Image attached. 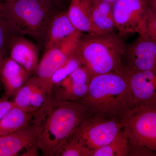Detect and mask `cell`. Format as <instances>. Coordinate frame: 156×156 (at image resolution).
Wrapping results in <instances>:
<instances>
[{"label":"cell","instance_id":"cell-12","mask_svg":"<svg viewBox=\"0 0 156 156\" xmlns=\"http://www.w3.org/2000/svg\"><path fill=\"white\" fill-rule=\"evenodd\" d=\"M37 131L34 124L0 136V156H17L37 143Z\"/></svg>","mask_w":156,"mask_h":156},{"label":"cell","instance_id":"cell-23","mask_svg":"<svg viewBox=\"0 0 156 156\" xmlns=\"http://www.w3.org/2000/svg\"><path fill=\"white\" fill-rule=\"evenodd\" d=\"M18 35H20L13 25L0 15V55L7 57L11 39Z\"/></svg>","mask_w":156,"mask_h":156},{"label":"cell","instance_id":"cell-30","mask_svg":"<svg viewBox=\"0 0 156 156\" xmlns=\"http://www.w3.org/2000/svg\"><path fill=\"white\" fill-rule=\"evenodd\" d=\"M5 56H3L2 55H0V81H1V72L2 69V66L3 62H4V59L5 58Z\"/></svg>","mask_w":156,"mask_h":156},{"label":"cell","instance_id":"cell-20","mask_svg":"<svg viewBox=\"0 0 156 156\" xmlns=\"http://www.w3.org/2000/svg\"><path fill=\"white\" fill-rule=\"evenodd\" d=\"M37 76L31 77L14 96V101L15 106L29 112L30 101L34 90L42 81Z\"/></svg>","mask_w":156,"mask_h":156},{"label":"cell","instance_id":"cell-10","mask_svg":"<svg viewBox=\"0 0 156 156\" xmlns=\"http://www.w3.org/2000/svg\"><path fill=\"white\" fill-rule=\"evenodd\" d=\"M90 80L87 69L81 66L61 83L53 86L54 95H51L56 100L76 101L87 95Z\"/></svg>","mask_w":156,"mask_h":156},{"label":"cell","instance_id":"cell-5","mask_svg":"<svg viewBox=\"0 0 156 156\" xmlns=\"http://www.w3.org/2000/svg\"><path fill=\"white\" fill-rule=\"evenodd\" d=\"M122 122L128 142L156 154V104L135 105Z\"/></svg>","mask_w":156,"mask_h":156},{"label":"cell","instance_id":"cell-19","mask_svg":"<svg viewBox=\"0 0 156 156\" xmlns=\"http://www.w3.org/2000/svg\"><path fill=\"white\" fill-rule=\"evenodd\" d=\"M128 140L124 129L112 142L92 152V156H128Z\"/></svg>","mask_w":156,"mask_h":156},{"label":"cell","instance_id":"cell-34","mask_svg":"<svg viewBox=\"0 0 156 156\" xmlns=\"http://www.w3.org/2000/svg\"><path fill=\"white\" fill-rule=\"evenodd\" d=\"M1 1H3V0H1Z\"/></svg>","mask_w":156,"mask_h":156},{"label":"cell","instance_id":"cell-8","mask_svg":"<svg viewBox=\"0 0 156 156\" xmlns=\"http://www.w3.org/2000/svg\"><path fill=\"white\" fill-rule=\"evenodd\" d=\"M82 34V33L79 32L45 50L39 61L36 72V76L44 81L51 92V77L68 57L74 53Z\"/></svg>","mask_w":156,"mask_h":156},{"label":"cell","instance_id":"cell-25","mask_svg":"<svg viewBox=\"0 0 156 156\" xmlns=\"http://www.w3.org/2000/svg\"><path fill=\"white\" fill-rule=\"evenodd\" d=\"M128 156H156L153 151L143 146L135 145L128 142Z\"/></svg>","mask_w":156,"mask_h":156},{"label":"cell","instance_id":"cell-33","mask_svg":"<svg viewBox=\"0 0 156 156\" xmlns=\"http://www.w3.org/2000/svg\"><path fill=\"white\" fill-rule=\"evenodd\" d=\"M154 1H155V2H156V0H154Z\"/></svg>","mask_w":156,"mask_h":156},{"label":"cell","instance_id":"cell-13","mask_svg":"<svg viewBox=\"0 0 156 156\" xmlns=\"http://www.w3.org/2000/svg\"><path fill=\"white\" fill-rule=\"evenodd\" d=\"M10 57L31 74L36 73L39 61L37 47L23 37L18 35L13 37L9 44Z\"/></svg>","mask_w":156,"mask_h":156},{"label":"cell","instance_id":"cell-15","mask_svg":"<svg viewBox=\"0 0 156 156\" xmlns=\"http://www.w3.org/2000/svg\"><path fill=\"white\" fill-rule=\"evenodd\" d=\"M68 16L76 29L87 34L103 33L92 21L90 11V0H70Z\"/></svg>","mask_w":156,"mask_h":156},{"label":"cell","instance_id":"cell-21","mask_svg":"<svg viewBox=\"0 0 156 156\" xmlns=\"http://www.w3.org/2000/svg\"><path fill=\"white\" fill-rule=\"evenodd\" d=\"M92 151L73 132L59 151L60 156H92Z\"/></svg>","mask_w":156,"mask_h":156},{"label":"cell","instance_id":"cell-4","mask_svg":"<svg viewBox=\"0 0 156 156\" xmlns=\"http://www.w3.org/2000/svg\"><path fill=\"white\" fill-rule=\"evenodd\" d=\"M61 9L50 0H0V15L17 33L44 44L50 23Z\"/></svg>","mask_w":156,"mask_h":156},{"label":"cell","instance_id":"cell-14","mask_svg":"<svg viewBox=\"0 0 156 156\" xmlns=\"http://www.w3.org/2000/svg\"><path fill=\"white\" fill-rule=\"evenodd\" d=\"M31 75L10 56L5 57L1 69V81L4 85L7 97H14Z\"/></svg>","mask_w":156,"mask_h":156},{"label":"cell","instance_id":"cell-2","mask_svg":"<svg viewBox=\"0 0 156 156\" xmlns=\"http://www.w3.org/2000/svg\"><path fill=\"white\" fill-rule=\"evenodd\" d=\"M75 101L84 105L91 116L122 120L135 106L128 69L92 77L87 95Z\"/></svg>","mask_w":156,"mask_h":156},{"label":"cell","instance_id":"cell-17","mask_svg":"<svg viewBox=\"0 0 156 156\" xmlns=\"http://www.w3.org/2000/svg\"><path fill=\"white\" fill-rule=\"evenodd\" d=\"M90 11L93 23L103 32L115 28L112 4L103 0H90Z\"/></svg>","mask_w":156,"mask_h":156},{"label":"cell","instance_id":"cell-29","mask_svg":"<svg viewBox=\"0 0 156 156\" xmlns=\"http://www.w3.org/2000/svg\"><path fill=\"white\" fill-rule=\"evenodd\" d=\"M149 4L151 8L156 13V2L154 0H149Z\"/></svg>","mask_w":156,"mask_h":156},{"label":"cell","instance_id":"cell-7","mask_svg":"<svg viewBox=\"0 0 156 156\" xmlns=\"http://www.w3.org/2000/svg\"><path fill=\"white\" fill-rule=\"evenodd\" d=\"M149 0H118L112 5L115 28L125 38L134 34L146 36L145 21Z\"/></svg>","mask_w":156,"mask_h":156},{"label":"cell","instance_id":"cell-1","mask_svg":"<svg viewBox=\"0 0 156 156\" xmlns=\"http://www.w3.org/2000/svg\"><path fill=\"white\" fill-rule=\"evenodd\" d=\"M91 115L75 101H58L47 95L40 108L33 113L36 128L37 144L45 156H58L69 136Z\"/></svg>","mask_w":156,"mask_h":156},{"label":"cell","instance_id":"cell-11","mask_svg":"<svg viewBox=\"0 0 156 156\" xmlns=\"http://www.w3.org/2000/svg\"><path fill=\"white\" fill-rule=\"evenodd\" d=\"M128 70L135 106L156 104V68L144 71Z\"/></svg>","mask_w":156,"mask_h":156},{"label":"cell","instance_id":"cell-9","mask_svg":"<svg viewBox=\"0 0 156 156\" xmlns=\"http://www.w3.org/2000/svg\"><path fill=\"white\" fill-rule=\"evenodd\" d=\"M123 57L126 59L125 66L129 70L156 68V43L148 37L139 36L129 48L126 47Z\"/></svg>","mask_w":156,"mask_h":156},{"label":"cell","instance_id":"cell-18","mask_svg":"<svg viewBox=\"0 0 156 156\" xmlns=\"http://www.w3.org/2000/svg\"><path fill=\"white\" fill-rule=\"evenodd\" d=\"M33 114L14 107L0 121V136L27 127L31 123Z\"/></svg>","mask_w":156,"mask_h":156},{"label":"cell","instance_id":"cell-26","mask_svg":"<svg viewBox=\"0 0 156 156\" xmlns=\"http://www.w3.org/2000/svg\"><path fill=\"white\" fill-rule=\"evenodd\" d=\"M15 106L14 101H10L7 98H0V121L9 111Z\"/></svg>","mask_w":156,"mask_h":156},{"label":"cell","instance_id":"cell-31","mask_svg":"<svg viewBox=\"0 0 156 156\" xmlns=\"http://www.w3.org/2000/svg\"><path fill=\"white\" fill-rule=\"evenodd\" d=\"M103 1L107 2L109 3H110V4H112L113 5V4H114L115 2H116L118 0H103Z\"/></svg>","mask_w":156,"mask_h":156},{"label":"cell","instance_id":"cell-6","mask_svg":"<svg viewBox=\"0 0 156 156\" xmlns=\"http://www.w3.org/2000/svg\"><path fill=\"white\" fill-rule=\"evenodd\" d=\"M123 129L122 120L94 115L86 119L73 132L93 152L112 142Z\"/></svg>","mask_w":156,"mask_h":156},{"label":"cell","instance_id":"cell-24","mask_svg":"<svg viewBox=\"0 0 156 156\" xmlns=\"http://www.w3.org/2000/svg\"><path fill=\"white\" fill-rule=\"evenodd\" d=\"M146 36L156 43V13L148 7L145 21Z\"/></svg>","mask_w":156,"mask_h":156},{"label":"cell","instance_id":"cell-27","mask_svg":"<svg viewBox=\"0 0 156 156\" xmlns=\"http://www.w3.org/2000/svg\"><path fill=\"white\" fill-rule=\"evenodd\" d=\"M39 149L36 143L34 144L33 145L30 146V147L26 150L21 155V156H37L38 150Z\"/></svg>","mask_w":156,"mask_h":156},{"label":"cell","instance_id":"cell-28","mask_svg":"<svg viewBox=\"0 0 156 156\" xmlns=\"http://www.w3.org/2000/svg\"><path fill=\"white\" fill-rule=\"evenodd\" d=\"M50 1H52L53 3L56 4L57 6H58L59 8L62 9L65 2L66 1V0H50Z\"/></svg>","mask_w":156,"mask_h":156},{"label":"cell","instance_id":"cell-22","mask_svg":"<svg viewBox=\"0 0 156 156\" xmlns=\"http://www.w3.org/2000/svg\"><path fill=\"white\" fill-rule=\"evenodd\" d=\"M81 66H82V64L80 60L74 53L69 56L53 73L51 77L50 83L52 88L53 86L61 83L74 70Z\"/></svg>","mask_w":156,"mask_h":156},{"label":"cell","instance_id":"cell-3","mask_svg":"<svg viewBox=\"0 0 156 156\" xmlns=\"http://www.w3.org/2000/svg\"><path fill=\"white\" fill-rule=\"evenodd\" d=\"M124 38L113 31L82 34L75 54L87 69L90 77L125 70L123 63Z\"/></svg>","mask_w":156,"mask_h":156},{"label":"cell","instance_id":"cell-16","mask_svg":"<svg viewBox=\"0 0 156 156\" xmlns=\"http://www.w3.org/2000/svg\"><path fill=\"white\" fill-rule=\"evenodd\" d=\"M79 32L71 22L67 12L60 11L50 23L44 43V51Z\"/></svg>","mask_w":156,"mask_h":156},{"label":"cell","instance_id":"cell-32","mask_svg":"<svg viewBox=\"0 0 156 156\" xmlns=\"http://www.w3.org/2000/svg\"><path fill=\"white\" fill-rule=\"evenodd\" d=\"M4 1H7V2H11V1H14V0H3Z\"/></svg>","mask_w":156,"mask_h":156}]
</instances>
